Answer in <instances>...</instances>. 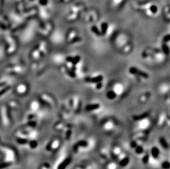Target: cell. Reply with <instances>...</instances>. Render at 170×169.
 Here are the masks:
<instances>
[{
    "instance_id": "obj_6",
    "label": "cell",
    "mask_w": 170,
    "mask_h": 169,
    "mask_svg": "<svg viewBox=\"0 0 170 169\" xmlns=\"http://www.w3.org/2000/svg\"><path fill=\"white\" fill-rule=\"evenodd\" d=\"M107 96H108L109 98H114L115 95H114V93L112 92H110L108 93Z\"/></svg>"
},
{
    "instance_id": "obj_8",
    "label": "cell",
    "mask_w": 170,
    "mask_h": 169,
    "mask_svg": "<svg viewBox=\"0 0 170 169\" xmlns=\"http://www.w3.org/2000/svg\"><path fill=\"white\" fill-rule=\"evenodd\" d=\"M93 30L94 31V32H95L96 34H97L99 35V34L98 33V29H97V28H96L95 27H93Z\"/></svg>"
},
{
    "instance_id": "obj_7",
    "label": "cell",
    "mask_w": 170,
    "mask_h": 169,
    "mask_svg": "<svg viewBox=\"0 0 170 169\" xmlns=\"http://www.w3.org/2000/svg\"><path fill=\"white\" fill-rule=\"evenodd\" d=\"M107 28V25L106 24H104L102 26V32L103 33H105L106 31V29Z\"/></svg>"
},
{
    "instance_id": "obj_3",
    "label": "cell",
    "mask_w": 170,
    "mask_h": 169,
    "mask_svg": "<svg viewBox=\"0 0 170 169\" xmlns=\"http://www.w3.org/2000/svg\"><path fill=\"white\" fill-rule=\"evenodd\" d=\"M41 55V53L39 50L34 51V52L32 53V56L34 58H39Z\"/></svg>"
},
{
    "instance_id": "obj_1",
    "label": "cell",
    "mask_w": 170,
    "mask_h": 169,
    "mask_svg": "<svg viewBox=\"0 0 170 169\" xmlns=\"http://www.w3.org/2000/svg\"><path fill=\"white\" fill-rule=\"evenodd\" d=\"M27 89H28V88H27V85L23 84H21L17 86L16 90L18 93L24 94L27 92Z\"/></svg>"
},
{
    "instance_id": "obj_5",
    "label": "cell",
    "mask_w": 170,
    "mask_h": 169,
    "mask_svg": "<svg viewBox=\"0 0 170 169\" xmlns=\"http://www.w3.org/2000/svg\"><path fill=\"white\" fill-rule=\"evenodd\" d=\"M10 89V86H7V87L4 88L3 90H1L0 91V96H1L3 95V94H5L7 91H8V90Z\"/></svg>"
},
{
    "instance_id": "obj_4",
    "label": "cell",
    "mask_w": 170,
    "mask_h": 169,
    "mask_svg": "<svg viewBox=\"0 0 170 169\" xmlns=\"http://www.w3.org/2000/svg\"><path fill=\"white\" fill-rule=\"evenodd\" d=\"M102 80V77L101 76H99V77H96L95 78H93L92 79H91L90 81L93 82H98L99 81H101V80Z\"/></svg>"
},
{
    "instance_id": "obj_2",
    "label": "cell",
    "mask_w": 170,
    "mask_h": 169,
    "mask_svg": "<svg viewBox=\"0 0 170 169\" xmlns=\"http://www.w3.org/2000/svg\"><path fill=\"white\" fill-rule=\"evenodd\" d=\"M130 72L131 73L134 74H137L139 76L144 77H148V75L145 73H143L142 71H139L138 70L134 68H131L130 69Z\"/></svg>"
}]
</instances>
